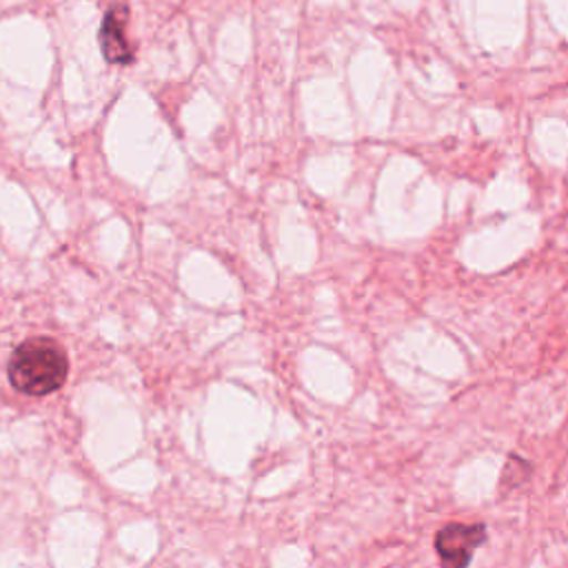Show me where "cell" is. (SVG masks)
I'll return each instance as SVG.
<instances>
[{
    "instance_id": "1",
    "label": "cell",
    "mask_w": 568,
    "mask_h": 568,
    "mask_svg": "<svg viewBox=\"0 0 568 568\" xmlns=\"http://www.w3.org/2000/svg\"><path fill=\"white\" fill-rule=\"evenodd\" d=\"M69 373L64 348L51 337L24 339L11 353L7 375L11 386L29 397H42L58 390Z\"/></svg>"
},
{
    "instance_id": "2",
    "label": "cell",
    "mask_w": 568,
    "mask_h": 568,
    "mask_svg": "<svg viewBox=\"0 0 568 568\" xmlns=\"http://www.w3.org/2000/svg\"><path fill=\"white\" fill-rule=\"evenodd\" d=\"M486 535H488V530H486L484 521L444 524L435 532V539H433L435 552L439 557V566L442 568H468L475 550L486 541Z\"/></svg>"
},
{
    "instance_id": "3",
    "label": "cell",
    "mask_w": 568,
    "mask_h": 568,
    "mask_svg": "<svg viewBox=\"0 0 568 568\" xmlns=\"http://www.w3.org/2000/svg\"><path fill=\"white\" fill-rule=\"evenodd\" d=\"M126 16L129 9L122 2L111 4L100 27V49L106 62L126 64L131 62V49L126 44Z\"/></svg>"
}]
</instances>
